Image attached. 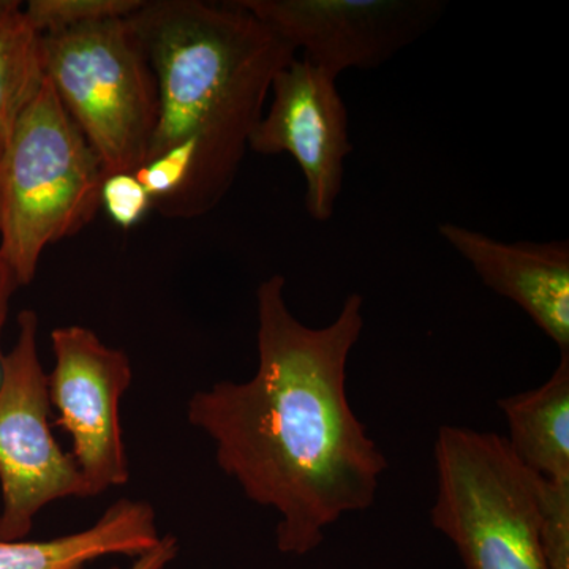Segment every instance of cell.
I'll return each mask as SVG.
<instances>
[{
	"label": "cell",
	"instance_id": "6da1fadb",
	"mask_svg": "<svg viewBox=\"0 0 569 569\" xmlns=\"http://www.w3.org/2000/svg\"><path fill=\"white\" fill-rule=\"evenodd\" d=\"M284 283L274 274L257 288L254 376L194 392L187 418L211 438L220 470L280 516L279 552L302 557L343 515L376 503L388 460L347 397L365 298L347 296L331 325L310 328L288 309Z\"/></svg>",
	"mask_w": 569,
	"mask_h": 569
},
{
	"label": "cell",
	"instance_id": "7a4b0ae2",
	"mask_svg": "<svg viewBox=\"0 0 569 569\" xmlns=\"http://www.w3.org/2000/svg\"><path fill=\"white\" fill-rule=\"evenodd\" d=\"M127 20L159 92L146 162L182 142L198 146L192 182L163 216H204L233 186L272 81L296 51L236 0H156Z\"/></svg>",
	"mask_w": 569,
	"mask_h": 569
},
{
	"label": "cell",
	"instance_id": "3957f363",
	"mask_svg": "<svg viewBox=\"0 0 569 569\" xmlns=\"http://www.w3.org/2000/svg\"><path fill=\"white\" fill-rule=\"evenodd\" d=\"M104 171L44 80L18 119L0 170V261L28 287L41 253L77 234L102 208Z\"/></svg>",
	"mask_w": 569,
	"mask_h": 569
},
{
	"label": "cell",
	"instance_id": "277c9868",
	"mask_svg": "<svg viewBox=\"0 0 569 569\" xmlns=\"http://www.w3.org/2000/svg\"><path fill=\"white\" fill-rule=\"evenodd\" d=\"M436 530L466 569H548L541 546L542 478L512 452L505 437L441 426L433 447Z\"/></svg>",
	"mask_w": 569,
	"mask_h": 569
},
{
	"label": "cell",
	"instance_id": "5b68a950",
	"mask_svg": "<svg viewBox=\"0 0 569 569\" xmlns=\"http://www.w3.org/2000/svg\"><path fill=\"white\" fill-rule=\"evenodd\" d=\"M44 77L104 176L137 173L159 119L151 63L127 18L43 36Z\"/></svg>",
	"mask_w": 569,
	"mask_h": 569
},
{
	"label": "cell",
	"instance_id": "8992f818",
	"mask_svg": "<svg viewBox=\"0 0 569 569\" xmlns=\"http://www.w3.org/2000/svg\"><path fill=\"white\" fill-rule=\"evenodd\" d=\"M39 317L18 316V339L2 358L0 380V539L31 533L41 509L62 498L91 497L70 451L52 436L48 373L39 358Z\"/></svg>",
	"mask_w": 569,
	"mask_h": 569
},
{
	"label": "cell",
	"instance_id": "52a82bcc",
	"mask_svg": "<svg viewBox=\"0 0 569 569\" xmlns=\"http://www.w3.org/2000/svg\"><path fill=\"white\" fill-rule=\"evenodd\" d=\"M302 59L339 78L376 70L440 20V0H236Z\"/></svg>",
	"mask_w": 569,
	"mask_h": 569
},
{
	"label": "cell",
	"instance_id": "ba28073f",
	"mask_svg": "<svg viewBox=\"0 0 569 569\" xmlns=\"http://www.w3.org/2000/svg\"><path fill=\"white\" fill-rule=\"evenodd\" d=\"M51 348L54 369L48 392L59 413L56 425L71 437L70 452L91 497L127 485L121 400L133 381L129 356L78 325L54 329Z\"/></svg>",
	"mask_w": 569,
	"mask_h": 569
},
{
	"label": "cell",
	"instance_id": "9c48e42d",
	"mask_svg": "<svg viewBox=\"0 0 569 569\" xmlns=\"http://www.w3.org/2000/svg\"><path fill=\"white\" fill-rule=\"evenodd\" d=\"M271 96L249 149L293 157L306 179L307 212L316 222H329L342 192L346 159L353 152L348 108L337 80L295 58L276 74Z\"/></svg>",
	"mask_w": 569,
	"mask_h": 569
},
{
	"label": "cell",
	"instance_id": "30bf717a",
	"mask_svg": "<svg viewBox=\"0 0 569 569\" xmlns=\"http://www.w3.org/2000/svg\"><path fill=\"white\" fill-rule=\"evenodd\" d=\"M438 233L466 258L482 283L518 305L533 323L569 353V244L503 242L458 223Z\"/></svg>",
	"mask_w": 569,
	"mask_h": 569
},
{
	"label": "cell",
	"instance_id": "8fae6325",
	"mask_svg": "<svg viewBox=\"0 0 569 569\" xmlns=\"http://www.w3.org/2000/svg\"><path fill=\"white\" fill-rule=\"evenodd\" d=\"M156 509L142 500L112 503L89 529L47 541H2L0 569H86L110 556L138 559L159 545Z\"/></svg>",
	"mask_w": 569,
	"mask_h": 569
},
{
	"label": "cell",
	"instance_id": "7c38bea8",
	"mask_svg": "<svg viewBox=\"0 0 569 569\" xmlns=\"http://www.w3.org/2000/svg\"><path fill=\"white\" fill-rule=\"evenodd\" d=\"M497 403L516 458L546 481H569V353L545 385Z\"/></svg>",
	"mask_w": 569,
	"mask_h": 569
},
{
	"label": "cell",
	"instance_id": "4fadbf2b",
	"mask_svg": "<svg viewBox=\"0 0 569 569\" xmlns=\"http://www.w3.org/2000/svg\"><path fill=\"white\" fill-rule=\"evenodd\" d=\"M44 80L43 36L20 2L0 0V152Z\"/></svg>",
	"mask_w": 569,
	"mask_h": 569
},
{
	"label": "cell",
	"instance_id": "5bb4252c",
	"mask_svg": "<svg viewBox=\"0 0 569 569\" xmlns=\"http://www.w3.org/2000/svg\"><path fill=\"white\" fill-rule=\"evenodd\" d=\"M144 0H31L26 17L40 36L71 31L93 22L127 18Z\"/></svg>",
	"mask_w": 569,
	"mask_h": 569
},
{
	"label": "cell",
	"instance_id": "9a60e30c",
	"mask_svg": "<svg viewBox=\"0 0 569 569\" xmlns=\"http://www.w3.org/2000/svg\"><path fill=\"white\" fill-rule=\"evenodd\" d=\"M541 546L548 569H569V481L542 479Z\"/></svg>",
	"mask_w": 569,
	"mask_h": 569
},
{
	"label": "cell",
	"instance_id": "2e32d148",
	"mask_svg": "<svg viewBox=\"0 0 569 569\" xmlns=\"http://www.w3.org/2000/svg\"><path fill=\"white\" fill-rule=\"evenodd\" d=\"M102 206L112 222L130 230L152 209V200L137 174L114 173L104 176Z\"/></svg>",
	"mask_w": 569,
	"mask_h": 569
},
{
	"label": "cell",
	"instance_id": "e0dca14e",
	"mask_svg": "<svg viewBox=\"0 0 569 569\" xmlns=\"http://www.w3.org/2000/svg\"><path fill=\"white\" fill-rule=\"evenodd\" d=\"M179 542L173 535H167L160 539L156 548L133 560L129 569H164L178 557ZM119 569V568H110Z\"/></svg>",
	"mask_w": 569,
	"mask_h": 569
},
{
	"label": "cell",
	"instance_id": "ac0fdd59",
	"mask_svg": "<svg viewBox=\"0 0 569 569\" xmlns=\"http://www.w3.org/2000/svg\"><path fill=\"white\" fill-rule=\"evenodd\" d=\"M18 288L20 287H18L10 269L0 261V342H2V332L3 328H6L7 317H9L11 296L14 295ZM0 355H3L2 346H0Z\"/></svg>",
	"mask_w": 569,
	"mask_h": 569
},
{
	"label": "cell",
	"instance_id": "d6986e66",
	"mask_svg": "<svg viewBox=\"0 0 569 569\" xmlns=\"http://www.w3.org/2000/svg\"><path fill=\"white\" fill-rule=\"evenodd\" d=\"M0 170H2V152H0Z\"/></svg>",
	"mask_w": 569,
	"mask_h": 569
}]
</instances>
